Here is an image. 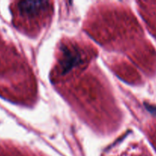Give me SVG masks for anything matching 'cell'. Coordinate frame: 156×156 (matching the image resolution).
I'll use <instances>...</instances> for the list:
<instances>
[]
</instances>
